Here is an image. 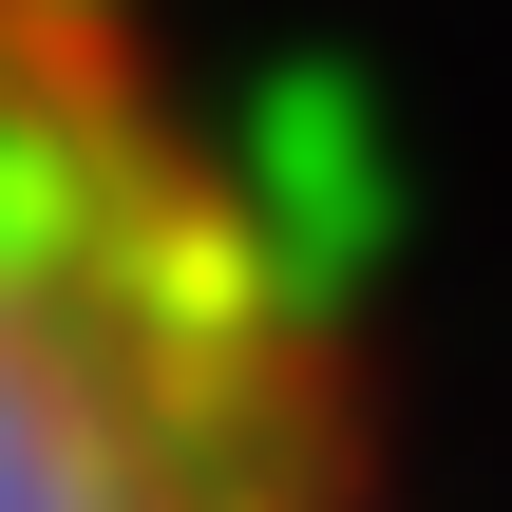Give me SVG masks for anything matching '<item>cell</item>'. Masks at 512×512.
Returning <instances> with one entry per match:
<instances>
[{"label":"cell","mask_w":512,"mask_h":512,"mask_svg":"<svg viewBox=\"0 0 512 512\" xmlns=\"http://www.w3.org/2000/svg\"><path fill=\"white\" fill-rule=\"evenodd\" d=\"M0 512H380L323 247L171 0H0Z\"/></svg>","instance_id":"6da1fadb"}]
</instances>
